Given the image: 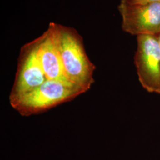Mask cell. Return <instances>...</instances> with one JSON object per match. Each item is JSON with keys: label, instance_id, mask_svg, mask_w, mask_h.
<instances>
[{"label": "cell", "instance_id": "1", "mask_svg": "<svg viewBox=\"0 0 160 160\" xmlns=\"http://www.w3.org/2000/svg\"><path fill=\"white\" fill-rule=\"evenodd\" d=\"M48 28L57 44L66 77L88 91L94 82L96 66L86 53L81 36L74 28L58 23H50Z\"/></svg>", "mask_w": 160, "mask_h": 160}, {"label": "cell", "instance_id": "2", "mask_svg": "<svg viewBox=\"0 0 160 160\" xmlns=\"http://www.w3.org/2000/svg\"><path fill=\"white\" fill-rule=\"evenodd\" d=\"M86 92L69 81L46 80L42 85L24 94L11 106L20 115L29 116L45 112Z\"/></svg>", "mask_w": 160, "mask_h": 160}, {"label": "cell", "instance_id": "3", "mask_svg": "<svg viewBox=\"0 0 160 160\" xmlns=\"http://www.w3.org/2000/svg\"><path fill=\"white\" fill-rule=\"evenodd\" d=\"M39 44L38 37L20 49L14 82L9 97L11 105L47 80L39 59Z\"/></svg>", "mask_w": 160, "mask_h": 160}, {"label": "cell", "instance_id": "4", "mask_svg": "<svg viewBox=\"0 0 160 160\" xmlns=\"http://www.w3.org/2000/svg\"><path fill=\"white\" fill-rule=\"evenodd\" d=\"M134 63L138 77L147 92L160 94V45L158 36H137Z\"/></svg>", "mask_w": 160, "mask_h": 160}, {"label": "cell", "instance_id": "5", "mask_svg": "<svg viewBox=\"0 0 160 160\" xmlns=\"http://www.w3.org/2000/svg\"><path fill=\"white\" fill-rule=\"evenodd\" d=\"M118 8L125 32L137 36L160 35V2L131 4L120 0Z\"/></svg>", "mask_w": 160, "mask_h": 160}, {"label": "cell", "instance_id": "6", "mask_svg": "<svg viewBox=\"0 0 160 160\" xmlns=\"http://www.w3.org/2000/svg\"><path fill=\"white\" fill-rule=\"evenodd\" d=\"M39 38L38 56L47 80L69 81L65 74L60 53L51 30L48 28Z\"/></svg>", "mask_w": 160, "mask_h": 160}, {"label": "cell", "instance_id": "7", "mask_svg": "<svg viewBox=\"0 0 160 160\" xmlns=\"http://www.w3.org/2000/svg\"><path fill=\"white\" fill-rule=\"evenodd\" d=\"M131 4H145L152 2H160V0H123Z\"/></svg>", "mask_w": 160, "mask_h": 160}, {"label": "cell", "instance_id": "8", "mask_svg": "<svg viewBox=\"0 0 160 160\" xmlns=\"http://www.w3.org/2000/svg\"><path fill=\"white\" fill-rule=\"evenodd\" d=\"M158 38H159V42H160V34L158 36Z\"/></svg>", "mask_w": 160, "mask_h": 160}]
</instances>
